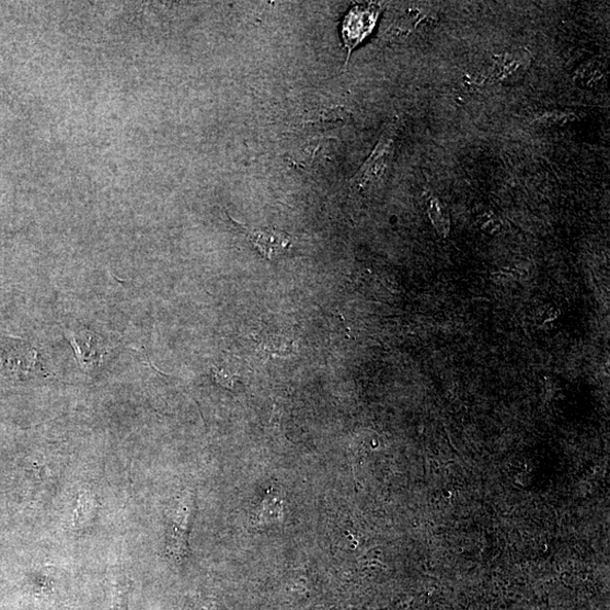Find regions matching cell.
I'll use <instances>...</instances> for the list:
<instances>
[{"label": "cell", "instance_id": "6da1fadb", "mask_svg": "<svg viewBox=\"0 0 610 610\" xmlns=\"http://www.w3.org/2000/svg\"><path fill=\"white\" fill-rule=\"evenodd\" d=\"M399 122L393 120L385 126L371 156L354 175L350 188L364 192L381 181L387 173L393 153L394 140L399 131Z\"/></svg>", "mask_w": 610, "mask_h": 610}, {"label": "cell", "instance_id": "7a4b0ae2", "mask_svg": "<svg viewBox=\"0 0 610 610\" xmlns=\"http://www.w3.org/2000/svg\"><path fill=\"white\" fill-rule=\"evenodd\" d=\"M381 13L378 4H364L353 8L342 24V38L345 48L350 53L362 44L375 30Z\"/></svg>", "mask_w": 610, "mask_h": 610}, {"label": "cell", "instance_id": "3957f363", "mask_svg": "<svg viewBox=\"0 0 610 610\" xmlns=\"http://www.w3.org/2000/svg\"><path fill=\"white\" fill-rule=\"evenodd\" d=\"M233 222L248 240L256 246L260 254L268 261L280 256L292 245L291 235L284 231L268 228L250 229L235 221Z\"/></svg>", "mask_w": 610, "mask_h": 610}, {"label": "cell", "instance_id": "277c9868", "mask_svg": "<svg viewBox=\"0 0 610 610\" xmlns=\"http://www.w3.org/2000/svg\"><path fill=\"white\" fill-rule=\"evenodd\" d=\"M192 516V497L186 495L172 518L171 536L168 549L173 556L181 557L186 550V533Z\"/></svg>", "mask_w": 610, "mask_h": 610}, {"label": "cell", "instance_id": "5b68a950", "mask_svg": "<svg viewBox=\"0 0 610 610\" xmlns=\"http://www.w3.org/2000/svg\"><path fill=\"white\" fill-rule=\"evenodd\" d=\"M428 215L438 232L447 235L450 231L449 215L446 207L438 199L435 198L429 202Z\"/></svg>", "mask_w": 610, "mask_h": 610}]
</instances>
